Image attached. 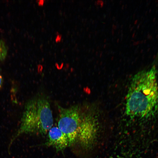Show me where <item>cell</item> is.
Instances as JSON below:
<instances>
[{"instance_id":"cell-9","label":"cell","mask_w":158,"mask_h":158,"mask_svg":"<svg viewBox=\"0 0 158 158\" xmlns=\"http://www.w3.org/2000/svg\"><path fill=\"white\" fill-rule=\"evenodd\" d=\"M3 82V79L2 76L0 74V88L1 87Z\"/></svg>"},{"instance_id":"cell-5","label":"cell","mask_w":158,"mask_h":158,"mask_svg":"<svg viewBox=\"0 0 158 158\" xmlns=\"http://www.w3.org/2000/svg\"><path fill=\"white\" fill-rule=\"evenodd\" d=\"M48 139L46 144L54 148L57 151H61L68 146L66 135L57 127H52L48 132Z\"/></svg>"},{"instance_id":"cell-6","label":"cell","mask_w":158,"mask_h":158,"mask_svg":"<svg viewBox=\"0 0 158 158\" xmlns=\"http://www.w3.org/2000/svg\"><path fill=\"white\" fill-rule=\"evenodd\" d=\"M7 53V48L5 42L3 40H0V61L4 60Z\"/></svg>"},{"instance_id":"cell-1","label":"cell","mask_w":158,"mask_h":158,"mask_svg":"<svg viewBox=\"0 0 158 158\" xmlns=\"http://www.w3.org/2000/svg\"><path fill=\"white\" fill-rule=\"evenodd\" d=\"M157 73L154 65L133 76L126 97L127 115L147 120L158 117Z\"/></svg>"},{"instance_id":"cell-3","label":"cell","mask_w":158,"mask_h":158,"mask_svg":"<svg viewBox=\"0 0 158 158\" xmlns=\"http://www.w3.org/2000/svg\"><path fill=\"white\" fill-rule=\"evenodd\" d=\"M58 127L66 136L70 146L77 140L83 108L77 104L68 107L58 105Z\"/></svg>"},{"instance_id":"cell-2","label":"cell","mask_w":158,"mask_h":158,"mask_svg":"<svg viewBox=\"0 0 158 158\" xmlns=\"http://www.w3.org/2000/svg\"><path fill=\"white\" fill-rule=\"evenodd\" d=\"M53 124L52 113L49 99L44 95H38L26 103L20 124L11 140L10 145L23 134L44 135Z\"/></svg>"},{"instance_id":"cell-4","label":"cell","mask_w":158,"mask_h":158,"mask_svg":"<svg viewBox=\"0 0 158 158\" xmlns=\"http://www.w3.org/2000/svg\"><path fill=\"white\" fill-rule=\"evenodd\" d=\"M94 118L88 111L83 110L77 139L81 145L87 147L90 143L94 128Z\"/></svg>"},{"instance_id":"cell-7","label":"cell","mask_w":158,"mask_h":158,"mask_svg":"<svg viewBox=\"0 0 158 158\" xmlns=\"http://www.w3.org/2000/svg\"><path fill=\"white\" fill-rule=\"evenodd\" d=\"M61 35H58L55 39V41L56 42H59L61 41Z\"/></svg>"},{"instance_id":"cell-8","label":"cell","mask_w":158,"mask_h":158,"mask_svg":"<svg viewBox=\"0 0 158 158\" xmlns=\"http://www.w3.org/2000/svg\"><path fill=\"white\" fill-rule=\"evenodd\" d=\"M38 5L39 6H43L44 4V1L40 0L37 1Z\"/></svg>"}]
</instances>
